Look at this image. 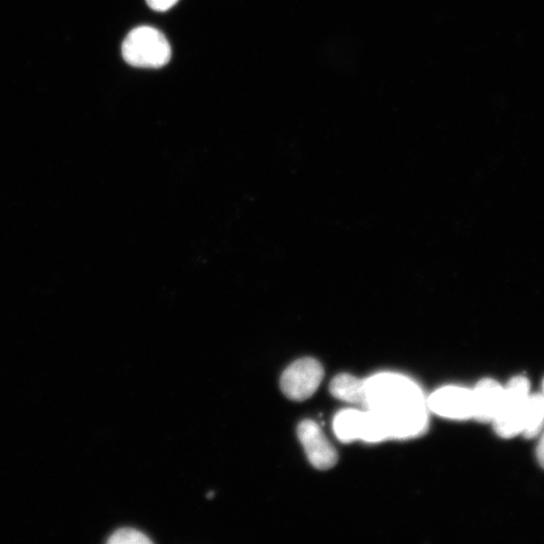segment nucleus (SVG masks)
<instances>
[{
    "mask_svg": "<svg viewBox=\"0 0 544 544\" xmlns=\"http://www.w3.org/2000/svg\"><path fill=\"white\" fill-rule=\"evenodd\" d=\"M427 406L440 417L466 421L474 418L473 390L447 386L435 391L428 399Z\"/></svg>",
    "mask_w": 544,
    "mask_h": 544,
    "instance_id": "39448f33",
    "label": "nucleus"
},
{
    "mask_svg": "<svg viewBox=\"0 0 544 544\" xmlns=\"http://www.w3.org/2000/svg\"><path fill=\"white\" fill-rule=\"evenodd\" d=\"M332 395L340 400L365 405L366 388L365 380L350 374H339L331 382Z\"/></svg>",
    "mask_w": 544,
    "mask_h": 544,
    "instance_id": "6e6552de",
    "label": "nucleus"
},
{
    "mask_svg": "<svg viewBox=\"0 0 544 544\" xmlns=\"http://www.w3.org/2000/svg\"><path fill=\"white\" fill-rule=\"evenodd\" d=\"M122 56L133 67L161 68L170 62L172 50L170 43L159 30L139 27L125 38Z\"/></svg>",
    "mask_w": 544,
    "mask_h": 544,
    "instance_id": "f03ea898",
    "label": "nucleus"
},
{
    "mask_svg": "<svg viewBox=\"0 0 544 544\" xmlns=\"http://www.w3.org/2000/svg\"><path fill=\"white\" fill-rule=\"evenodd\" d=\"M324 378V368L313 358H303L291 364L283 373L281 388L291 400L304 401L312 397Z\"/></svg>",
    "mask_w": 544,
    "mask_h": 544,
    "instance_id": "20e7f679",
    "label": "nucleus"
},
{
    "mask_svg": "<svg viewBox=\"0 0 544 544\" xmlns=\"http://www.w3.org/2000/svg\"><path fill=\"white\" fill-rule=\"evenodd\" d=\"M298 437L315 468L325 471L337 464L338 454L317 423L310 420L302 422L298 427Z\"/></svg>",
    "mask_w": 544,
    "mask_h": 544,
    "instance_id": "423d86ee",
    "label": "nucleus"
},
{
    "mask_svg": "<svg viewBox=\"0 0 544 544\" xmlns=\"http://www.w3.org/2000/svg\"><path fill=\"white\" fill-rule=\"evenodd\" d=\"M536 457L539 465L544 469V434L537 445Z\"/></svg>",
    "mask_w": 544,
    "mask_h": 544,
    "instance_id": "4468645a",
    "label": "nucleus"
},
{
    "mask_svg": "<svg viewBox=\"0 0 544 544\" xmlns=\"http://www.w3.org/2000/svg\"><path fill=\"white\" fill-rule=\"evenodd\" d=\"M542 395L544 397V380H543V383H542Z\"/></svg>",
    "mask_w": 544,
    "mask_h": 544,
    "instance_id": "dca6fc26",
    "label": "nucleus"
},
{
    "mask_svg": "<svg viewBox=\"0 0 544 544\" xmlns=\"http://www.w3.org/2000/svg\"><path fill=\"white\" fill-rule=\"evenodd\" d=\"M178 2L179 0H147L149 7L157 12H167Z\"/></svg>",
    "mask_w": 544,
    "mask_h": 544,
    "instance_id": "ddd939ff",
    "label": "nucleus"
},
{
    "mask_svg": "<svg viewBox=\"0 0 544 544\" xmlns=\"http://www.w3.org/2000/svg\"><path fill=\"white\" fill-rule=\"evenodd\" d=\"M543 427L544 397L542 393L530 394L522 434L526 439H533L540 434Z\"/></svg>",
    "mask_w": 544,
    "mask_h": 544,
    "instance_id": "9d476101",
    "label": "nucleus"
},
{
    "mask_svg": "<svg viewBox=\"0 0 544 544\" xmlns=\"http://www.w3.org/2000/svg\"><path fill=\"white\" fill-rule=\"evenodd\" d=\"M529 390V381L524 376L513 377L504 387L499 412L492 422L499 437L512 439L523 433Z\"/></svg>",
    "mask_w": 544,
    "mask_h": 544,
    "instance_id": "7ed1b4c3",
    "label": "nucleus"
},
{
    "mask_svg": "<svg viewBox=\"0 0 544 544\" xmlns=\"http://www.w3.org/2000/svg\"><path fill=\"white\" fill-rule=\"evenodd\" d=\"M363 412L346 410L340 412L334 420L336 437L344 444L360 440Z\"/></svg>",
    "mask_w": 544,
    "mask_h": 544,
    "instance_id": "1a4fd4ad",
    "label": "nucleus"
},
{
    "mask_svg": "<svg viewBox=\"0 0 544 544\" xmlns=\"http://www.w3.org/2000/svg\"><path fill=\"white\" fill-rule=\"evenodd\" d=\"M388 439L389 435L381 416L371 410L363 412L360 441L374 444Z\"/></svg>",
    "mask_w": 544,
    "mask_h": 544,
    "instance_id": "9b49d317",
    "label": "nucleus"
},
{
    "mask_svg": "<svg viewBox=\"0 0 544 544\" xmlns=\"http://www.w3.org/2000/svg\"><path fill=\"white\" fill-rule=\"evenodd\" d=\"M110 544H151L153 540L145 533L133 528L116 530L108 539Z\"/></svg>",
    "mask_w": 544,
    "mask_h": 544,
    "instance_id": "f8f14e48",
    "label": "nucleus"
},
{
    "mask_svg": "<svg viewBox=\"0 0 544 544\" xmlns=\"http://www.w3.org/2000/svg\"><path fill=\"white\" fill-rule=\"evenodd\" d=\"M365 388L367 410L388 420H400L428 410L419 386L401 375L377 374L365 380Z\"/></svg>",
    "mask_w": 544,
    "mask_h": 544,
    "instance_id": "f257e3e1",
    "label": "nucleus"
},
{
    "mask_svg": "<svg viewBox=\"0 0 544 544\" xmlns=\"http://www.w3.org/2000/svg\"><path fill=\"white\" fill-rule=\"evenodd\" d=\"M504 395V387L496 380L485 378L473 390L474 418L479 423H492L496 418Z\"/></svg>",
    "mask_w": 544,
    "mask_h": 544,
    "instance_id": "0eeeda50",
    "label": "nucleus"
},
{
    "mask_svg": "<svg viewBox=\"0 0 544 544\" xmlns=\"http://www.w3.org/2000/svg\"><path fill=\"white\" fill-rule=\"evenodd\" d=\"M214 498V492H209L207 494V499H213Z\"/></svg>",
    "mask_w": 544,
    "mask_h": 544,
    "instance_id": "2eb2a0df",
    "label": "nucleus"
}]
</instances>
